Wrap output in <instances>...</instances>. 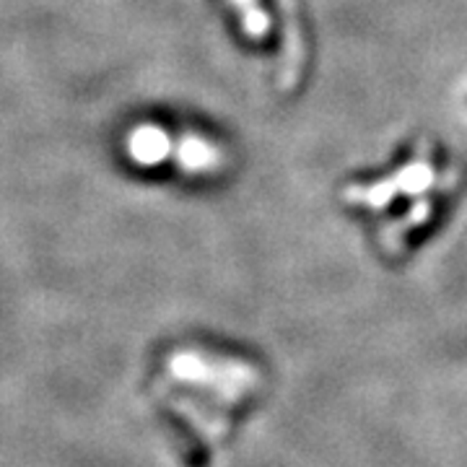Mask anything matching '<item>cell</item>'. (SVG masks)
<instances>
[{"label":"cell","mask_w":467,"mask_h":467,"mask_svg":"<svg viewBox=\"0 0 467 467\" xmlns=\"http://www.w3.org/2000/svg\"><path fill=\"white\" fill-rule=\"evenodd\" d=\"M236 14H239V24L242 32L247 34L250 39H265L270 34V16L265 14V8L260 5V0H229Z\"/></svg>","instance_id":"cell-4"},{"label":"cell","mask_w":467,"mask_h":467,"mask_svg":"<svg viewBox=\"0 0 467 467\" xmlns=\"http://www.w3.org/2000/svg\"><path fill=\"white\" fill-rule=\"evenodd\" d=\"M128 153L133 161L150 167V164H161L169 153H174V146H171L167 130H161L156 125H140L128 135Z\"/></svg>","instance_id":"cell-3"},{"label":"cell","mask_w":467,"mask_h":467,"mask_svg":"<svg viewBox=\"0 0 467 467\" xmlns=\"http://www.w3.org/2000/svg\"><path fill=\"white\" fill-rule=\"evenodd\" d=\"M454 184V169L447 161L436 159V150L429 143H420L413 156H408L395 171L379 174L368 182L350 184L346 201L361 202L368 211L382 213L398 198L410 201L416 208L434 213V192H444Z\"/></svg>","instance_id":"cell-1"},{"label":"cell","mask_w":467,"mask_h":467,"mask_svg":"<svg viewBox=\"0 0 467 467\" xmlns=\"http://www.w3.org/2000/svg\"><path fill=\"white\" fill-rule=\"evenodd\" d=\"M174 156L180 161V167L190 174H208V171H216L223 164V153L218 149L216 143L205 140L202 135L187 133L177 140L174 146Z\"/></svg>","instance_id":"cell-2"}]
</instances>
